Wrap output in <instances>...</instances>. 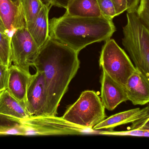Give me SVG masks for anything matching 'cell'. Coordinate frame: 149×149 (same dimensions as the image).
<instances>
[{"label": "cell", "mask_w": 149, "mask_h": 149, "mask_svg": "<svg viewBox=\"0 0 149 149\" xmlns=\"http://www.w3.org/2000/svg\"><path fill=\"white\" fill-rule=\"evenodd\" d=\"M79 53L49 37L40 47L32 66L43 75L48 99V115H56L62 98L76 75Z\"/></svg>", "instance_id": "cell-1"}, {"label": "cell", "mask_w": 149, "mask_h": 149, "mask_svg": "<svg viewBox=\"0 0 149 149\" xmlns=\"http://www.w3.org/2000/svg\"><path fill=\"white\" fill-rule=\"evenodd\" d=\"M116 30L105 17L73 16L64 14L49 21V35L79 53L89 45L110 39Z\"/></svg>", "instance_id": "cell-2"}, {"label": "cell", "mask_w": 149, "mask_h": 149, "mask_svg": "<svg viewBox=\"0 0 149 149\" xmlns=\"http://www.w3.org/2000/svg\"><path fill=\"white\" fill-rule=\"evenodd\" d=\"M122 44L136 70L149 80V31L136 11L127 12Z\"/></svg>", "instance_id": "cell-3"}, {"label": "cell", "mask_w": 149, "mask_h": 149, "mask_svg": "<svg viewBox=\"0 0 149 149\" xmlns=\"http://www.w3.org/2000/svg\"><path fill=\"white\" fill-rule=\"evenodd\" d=\"M105 108L101 99L95 92L87 90L69 107L62 117L73 124L85 128H93L106 117Z\"/></svg>", "instance_id": "cell-4"}, {"label": "cell", "mask_w": 149, "mask_h": 149, "mask_svg": "<svg viewBox=\"0 0 149 149\" xmlns=\"http://www.w3.org/2000/svg\"><path fill=\"white\" fill-rule=\"evenodd\" d=\"M23 136L79 135L93 132L56 115H31L20 123Z\"/></svg>", "instance_id": "cell-5"}, {"label": "cell", "mask_w": 149, "mask_h": 149, "mask_svg": "<svg viewBox=\"0 0 149 149\" xmlns=\"http://www.w3.org/2000/svg\"><path fill=\"white\" fill-rule=\"evenodd\" d=\"M100 65L102 71L124 88L129 78L136 70L125 51L110 38L102 46Z\"/></svg>", "instance_id": "cell-6"}, {"label": "cell", "mask_w": 149, "mask_h": 149, "mask_svg": "<svg viewBox=\"0 0 149 149\" xmlns=\"http://www.w3.org/2000/svg\"><path fill=\"white\" fill-rule=\"evenodd\" d=\"M39 47L29 32L27 25L17 29L10 39V62L26 73L36 57Z\"/></svg>", "instance_id": "cell-7"}, {"label": "cell", "mask_w": 149, "mask_h": 149, "mask_svg": "<svg viewBox=\"0 0 149 149\" xmlns=\"http://www.w3.org/2000/svg\"><path fill=\"white\" fill-rule=\"evenodd\" d=\"M26 109L30 115H48V99L43 75L36 71L27 90Z\"/></svg>", "instance_id": "cell-8"}, {"label": "cell", "mask_w": 149, "mask_h": 149, "mask_svg": "<svg viewBox=\"0 0 149 149\" xmlns=\"http://www.w3.org/2000/svg\"><path fill=\"white\" fill-rule=\"evenodd\" d=\"M100 83L102 102L109 111H113L121 103L128 101L125 88L103 71Z\"/></svg>", "instance_id": "cell-9"}, {"label": "cell", "mask_w": 149, "mask_h": 149, "mask_svg": "<svg viewBox=\"0 0 149 149\" xmlns=\"http://www.w3.org/2000/svg\"><path fill=\"white\" fill-rule=\"evenodd\" d=\"M125 89L128 101L133 105L149 104V80L138 70L129 78Z\"/></svg>", "instance_id": "cell-10"}, {"label": "cell", "mask_w": 149, "mask_h": 149, "mask_svg": "<svg viewBox=\"0 0 149 149\" xmlns=\"http://www.w3.org/2000/svg\"><path fill=\"white\" fill-rule=\"evenodd\" d=\"M31 76V73H26L12 64L9 68L6 89L26 110L27 90Z\"/></svg>", "instance_id": "cell-11"}, {"label": "cell", "mask_w": 149, "mask_h": 149, "mask_svg": "<svg viewBox=\"0 0 149 149\" xmlns=\"http://www.w3.org/2000/svg\"><path fill=\"white\" fill-rule=\"evenodd\" d=\"M0 17L5 32L10 36L17 29L27 25L22 7L11 0H0Z\"/></svg>", "instance_id": "cell-12"}, {"label": "cell", "mask_w": 149, "mask_h": 149, "mask_svg": "<svg viewBox=\"0 0 149 149\" xmlns=\"http://www.w3.org/2000/svg\"><path fill=\"white\" fill-rule=\"evenodd\" d=\"M29 116L26 108L7 89L0 92V120L20 123Z\"/></svg>", "instance_id": "cell-13"}, {"label": "cell", "mask_w": 149, "mask_h": 149, "mask_svg": "<svg viewBox=\"0 0 149 149\" xmlns=\"http://www.w3.org/2000/svg\"><path fill=\"white\" fill-rule=\"evenodd\" d=\"M50 9V8L44 6L34 22L27 25L29 32L39 48L49 37V13Z\"/></svg>", "instance_id": "cell-14"}, {"label": "cell", "mask_w": 149, "mask_h": 149, "mask_svg": "<svg viewBox=\"0 0 149 149\" xmlns=\"http://www.w3.org/2000/svg\"><path fill=\"white\" fill-rule=\"evenodd\" d=\"M65 15L81 17L103 16L97 0H72L66 9Z\"/></svg>", "instance_id": "cell-15"}, {"label": "cell", "mask_w": 149, "mask_h": 149, "mask_svg": "<svg viewBox=\"0 0 149 149\" xmlns=\"http://www.w3.org/2000/svg\"><path fill=\"white\" fill-rule=\"evenodd\" d=\"M140 110L141 108H138L116 114L95 125L93 129H106L111 131L118 126L133 123L136 120Z\"/></svg>", "instance_id": "cell-16"}, {"label": "cell", "mask_w": 149, "mask_h": 149, "mask_svg": "<svg viewBox=\"0 0 149 149\" xmlns=\"http://www.w3.org/2000/svg\"><path fill=\"white\" fill-rule=\"evenodd\" d=\"M43 6L40 0H21V7L27 25L34 22Z\"/></svg>", "instance_id": "cell-17"}, {"label": "cell", "mask_w": 149, "mask_h": 149, "mask_svg": "<svg viewBox=\"0 0 149 149\" xmlns=\"http://www.w3.org/2000/svg\"><path fill=\"white\" fill-rule=\"evenodd\" d=\"M10 39L11 36L5 32L0 31V61L8 68L10 62Z\"/></svg>", "instance_id": "cell-18"}, {"label": "cell", "mask_w": 149, "mask_h": 149, "mask_svg": "<svg viewBox=\"0 0 149 149\" xmlns=\"http://www.w3.org/2000/svg\"><path fill=\"white\" fill-rule=\"evenodd\" d=\"M129 129L149 130V104L141 109L137 119L131 123Z\"/></svg>", "instance_id": "cell-19"}, {"label": "cell", "mask_w": 149, "mask_h": 149, "mask_svg": "<svg viewBox=\"0 0 149 149\" xmlns=\"http://www.w3.org/2000/svg\"><path fill=\"white\" fill-rule=\"evenodd\" d=\"M97 2L103 16L113 20L117 16L115 8L111 0H97Z\"/></svg>", "instance_id": "cell-20"}, {"label": "cell", "mask_w": 149, "mask_h": 149, "mask_svg": "<svg viewBox=\"0 0 149 149\" xmlns=\"http://www.w3.org/2000/svg\"><path fill=\"white\" fill-rule=\"evenodd\" d=\"M136 12L140 21L149 31V0H141Z\"/></svg>", "instance_id": "cell-21"}, {"label": "cell", "mask_w": 149, "mask_h": 149, "mask_svg": "<svg viewBox=\"0 0 149 149\" xmlns=\"http://www.w3.org/2000/svg\"><path fill=\"white\" fill-rule=\"evenodd\" d=\"M0 135L23 136L22 127L17 123L12 125H0Z\"/></svg>", "instance_id": "cell-22"}, {"label": "cell", "mask_w": 149, "mask_h": 149, "mask_svg": "<svg viewBox=\"0 0 149 149\" xmlns=\"http://www.w3.org/2000/svg\"><path fill=\"white\" fill-rule=\"evenodd\" d=\"M9 68L0 61V92L7 88Z\"/></svg>", "instance_id": "cell-23"}, {"label": "cell", "mask_w": 149, "mask_h": 149, "mask_svg": "<svg viewBox=\"0 0 149 149\" xmlns=\"http://www.w3.org/2000/svg\"><path fill=\"white\" fill-rule=\"evenodd\" d=\"M113 3L116 11V15H119L128 8L127 0H111Z\"/></svg>", "instance_id": "cell-24"}, {"label": "cell", "mask_w": 149, "mask_h": 149, "mask_svg": "<svg viewBox=\"0 0 149 149\" xmlns=\"http://www.w3.org/2000/svg\"><path fill=\"white\" fill-rule=\"evenodd\" d=\"M72 0H52V5L59 8H67Z\"/></svg>", "instance_id": "cell-25"}, {"label": "cell", "mask_w": 149, "mask_h": 149, "mask_svg": "<svg viewBox=\"0 0 149 149\" xmlns=\"http://www.w3.org/2000/svg\"><path fill=\"white\" fill-rule=\"evenodd\" d=\"M141 0H127L128 8L127 12H135L137 10Z\"/></svg>", "instance_id": "cell-26"}, {"label": "cell", "mask_w": 149, "mask_h": 149, "mask_svg": "<svg viewBox=\"0 0 149 149\" xmlns=\"http://www.w3.org/2000/svg\"><path fill=\"white\" fill-rule=\"evenodd\" d=\"M40 1L42 3L44 6H46L50 8L52 6V0H40Z\"/></svg>", "instance_id": "cell-27"}, {"label": "cell", "mask_w": 149, "mask_h": 149, "mask_svg": "<svg viewBox=\"0 0 149 149\" xmlns=\"http://www.w3.org/2000/svg\"><path fill=\"white\" fill-rule=\"evenodd\" d=\"M16 5L18 6H21V0H11Z\"/></svg>", "instance_id": "cell-28"}, {"label": "cell", "mask_w": 149, "mask_h": 149, "mask_svg": "<svg viewBox=\"0 0 149 149\" xmlns=\"http://www.w3.org/2000/svg\"><path fill=\"white\" fill-rule=\"evenodd\" d=\"M0 26H1V27L4 30V31H5V33H6V32H5V29H4V27H3L2 23L1 20V17H0Z\"/></svg>", "instance_id": "cell-29"}, {"label": "cell", "mask_w": 149, "mask_h": 149, "mask_svg": "<svg viewBox=\"0 0 149 149\" xmlns=\"http://www.w3.org/2000/svg\"><path fill=\"white\" fill-rule=\"evenodd\" d=\"M0 31H2L3 32H5V31H4L3 29L0 26Z\"/></svg>", "instance_id": "cell-30"}]
</instances>
